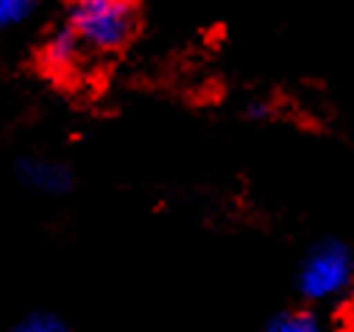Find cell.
<instances>
[{
  "mask_svg": "<svg viewBox=\"0 0 354 332\" xmlns=\"http://www.w3.org/2000/svg\"><path fill=\"white\" fill-rule=\"evenodd\" d=\"M137 9L131 0H73L70 28L84 45L95 50H115L134 34Z\"/></svg>",
  "mask_w": 354,
  "mask_h": 332,
  "instance_id": "obj_1",
  "label": "cell"
},
{
  "mask_svg": "<svg viewBox=\"0 0 354 332\" xmlns=\"http://www.w3.org/2000/svg\"><path fill=\"white\" fill-rule=\"evenodd\" d=\"M354 285V257L340 240H324L299 268V290L310 302L343 299Z\"/></svg>",
  "mask_w": 354,
  "mask_h": 332,
  "instance_id": "obj_2",
  "label": "cell"
},
{
  "mask_svg": "<svg viewBox=\"0 0 354 332\" xmlns=\"http://www.w3.org/2000/svg\"><path fill=\"white\" fill-rule=\"evenodd\" d=\"M20 182L42 196H62L73 187V176L70 168L56 159H45V156H26L17 165Z\"/></svg>",
  "mask_w": 354,
  "mask_h": 332,
  "instance_id": "obj_3",
  "label": "cell"
},
{
  "mask_svg": "<svg viewBox=\"0 0 354 332\" xmlns=\"http://www.w3.org/2000/svg\"><path fill=\"white\" fill-rule=\"evenodd\" d=\"M81 45H84V42L78 39V34H75L70 26L56 28V31L48 37L45 50H42V59H45L48 70H53V73H67V70H73V67L78 64Z\"/></svg>",
  "mask_w": 354,
  "mask_h": 332,
  "instance_id": "obj_4",
  "label": "cell"
},
{
  "mask_svg": "<svg viewBox=\"0 0 354 332\" xmlns=\"http://www.w3.org/2000/svg\"><path fill=\"white\" fill-rule=\"evenodd\" d=\"M321 321L310 310H285L268 321V332H318Z\"/></svg>",
  "mask_w": 354,
  "mask_h": 332,
  "instance_id": "obj_5",
  "label": "cell"
},
{
  "mask_svg": "<svg viewBox=\"0 0 354 332\" xmlns=\"http://www.w3.org/2000/svg\"><path fill=\"white\" fill-rule=\"evenodd\" d=\"M37 0H0V31L17 28L31 17Z\"/></svg>",
  "mask_w": 354,
  "mask_h": 332,
  "instance_id": "obj_6",
  "label": "cell"
},
{
  "mask_svg": "<svg viewBox=\"0 0 354 332\" xmlns=\"http://www.w3.org/2000/svg\"><path fill=\"white\" fill-rule=\"evenodd\" d=\"M17 329L20 332H62L64 321L50 310H34L17 324Z\"/></svg>",
  "mask_w": 354,
  "mask_h": 332,
  "instance_id": "obj_7",
  "label": "cell"
},
{
  "mask_svg": "<svg viewBox=\"0 0 354 332\" xmlns=\"http://www.w3.org/2000/svg\"><path fill=\"white\" fill-rule=\"evenodd\" d=\"M248 115H251V118H265V115H268V107H265V104H254Z\"/></svg>",
  "mask_w": 354,
  "mask_h": 332,
  "instance_id": "obj_8",
  "label": "cell"
}]
</instances>
